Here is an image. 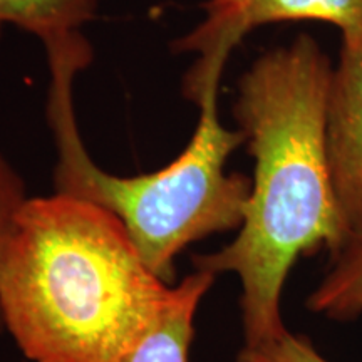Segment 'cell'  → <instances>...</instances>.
<instances>
[{
	"instance_id": "6da1fadb",
	"label": "cell",
	"mask_w": 362,
	"mask_h": 362,
	"mask_svg": "<svg viewBox=\"0 0 362 362\" xmlns=\"http://www.w3.org/2000/svg\"><path fill=\"white\" fill-rule=\"evenodd\" d=\"M334 67L309 34L272 49L238 81L233 116L253 166L237 238L192 257L194 270L235 274L242 282L245 346L287 332L282 292L300 257L337 255L349 240L327 156V104Z\"/></svg>"
},
{
	"instance_id": "7a4b0ae2",
	"label": "cell",
	"mask_w": 362,
	"mask_h": 362,
	"mask_svg": "<svg viewBox=\"0 0 362 362\" xmlns=\"http://www.w3.org/2000/svg\"><path fill=\"white\" fill-rule=\"evenodd\" d=\"M171 288L115 215L67 194L29 198L0 253L4 329L33 362H116Z\"/></svg>"
},
{
	"instance_id": "9c48e42d",
	"label": "cell",
	"mask_w": 362,
	"mask_h": 362,
	"mask_svg": "<svg viewBox=\"0 0 362 362\" xmlns=\"http://www.w3.org/2000/svg\"><path fill=\"white\" fill-rule=\"evenodd\" d=\"M237 362H330L319 354L314 344L304 334L291 330L274 341L243 346L237 354Z\"/></svg>"
},
{
	"instance_id": "277c9868",
	"label": "cell",
	"mask_w": 362,
	"mask_h": 362,
	"mask_svg": "<svg viewBox=\"0 0 362 362\" xmlns=\"http://www.w3.org/2000/svg\"><path fill=\"white\" fill-rule=\"evenodd\" d=\"M205 19L176 40V51L198 52L193 71L225 69L233 47L262 25L320 21L336 25L342 40L362 35V0H208Z\"/></svg>"
},
{
	"instance_id": "8992f818",
	"label": "cell",
	"mask_w": 362,
	"mask_h": 362,
	"mask_svg": "<svg viewBox=\"0 0 362 362\" xmlns=\"http://www.w3.org/2000/svg\"><path fill=\"white\" fill-rule=\"evenodd\" d=\"M216 275L193 270L173 285L168 300L128 352L116 362H189L198 305Z\"/></svg>"
},
{
	"instance_id": "52a82bcc",
	"label": "cell",
	"mask_w": 362,
	"mask_h": 362,
	"mask_svg": "<svg viewBox=\"0 0 362 362\" xmlns=\"http://www.w3.org/2000/svg\"><path fill=\"white\" fill-rule=\"evenodd\" d=\"M99 0H0V37L7 25L34 34L47 45L81 34L96 16Z\"/></svg>"
},
{
	"instance_id": "3957f363",
	"label": "cell",
	"mask_w": 362,
	"mask_h": 362,
	"mask_svg": "<svg viewBox=\"0 0 362 362\" xmlns=\"http://www.w3.org/2000/svg\"><path fill=\"white\" fill-rule=\"evenodd\" d=\"M45 51L51 71L47 119L57 149L56 193L115 215L148 269L173 285L176 257L210 235L240 230L250 198L252 180L225 170L235 149L245 144V134L221 124L216 106L221 78L208 79L192 99L200 119L175 161L153 173L116 176L89 156L76 121L74 81L90 62V45L79 34Z\"/></svg>"
},
{
	"instance_id": "5b68a950",
	"label": "cell",
	"mask_w": 362,
	"mask_h": 362,
	"mask_svg": "<svg viewBox=\"0 0 362 362\" xmlns=\"http://www.w3.org/2000/svg\"><path fill=\"white\" fill-rule=\"evenodd\" d=\"M327 156L349 238L362 232V35L342 40L327 104Z\"/></svg>"
},
{
	"instance_id": "ba28073f",
	"label": "cell",
	"mask_w": 362,
	"mask_h": 362,
	"mask_svg": "<svg viewBox=\"0 0 362 362\" xmlns=\"http://www.w3.org/2000/svg\"><path fill=\"white\" fill-rule=\"evenodd\" d=\"M305 305L336 322H351L362 314V232L347 240Z\"/></svg>"
},
{
	"instance_id": "30bf717a",
	"label": "cell",
	"mask_w": 362,
	"mask_h": 362,
	"mask_svg": "<svg viewBox=\"0 0 362 362\" xmlns=\"http://www.w3.org/2000/svg\"><path fill=\"white\" fill-rule=\"evenodd\" d=\"M27 200L29 197H27L24 178L0 153V253L6 248L16 228L17 216ZM2 332H6V329H4L2 314H0V334Z\"/></svg>"
}]
</instances>
